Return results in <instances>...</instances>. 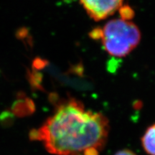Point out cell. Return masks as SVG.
Listing matches in <instances>:
<instances>
[{
  "instance_id": "6da1fadb",
  "label": "cell",
  "mask_w": 155,
  "mask_h": 155,
  "mask_svg": "<svg viewBox=\"0 0 155 155\" xmlns=\"http://www.w3.org/2000/svg\"><path fill=\"white\" fill-rule=\"evenodd\" d=\"M104 114L87 110L80 101L71 98L56 107L53 115L30 133L32 140L42 143L55 155H99L109 133Z\"/></svg>"
},
{
  "instance_id": "7a4b0ae2",
  "label": "cell",
  "mask_w": 155,
  "mask_h": 155,
  "mask_svg": "<svg viewBox=\"0 0 155 155\" xmlns=\"http://www.w3.org/2000/svg\"><path fill=\"white\" fill-rule=\"evenodd\" d=\"M95 40H101L105 51L116 58H124L137 48L141 32L132 22L122 19L108 21L102 28H97Z\"/></svg>"
},
{
  "instance_id": "3957f363",
  "label": "cell",
  "mask_w": 155,
  "mask_h": 155,
  "mask_svg": "<svg viewBox=\"0 0 155 155\" xmlns=\"http://www.w3.org/2000/svg\"><path fill=\"white\" fill-rule=\"evenodd\" d=\"M91 18L101 21L113 15L123 6L124 0H79Z\"/></svg>"
},
{
  "instance_id": "277c9868",
  "label": "cell",
  "mask_w": 155,
  "mask_h": 155,
  "mask_svg": "<svg viewBox=\"0 0 155 155\" xmlns=\"http://www.w3.org/2000/svg\"><path fill=\"white\" fill-rule=\"evenodd\" d=\"M143 148L148 155H155V124L150 126L141 138Z\"/></svg>"
},
{
  "instance_id": "5b68a950",
  "label": "cell",
  "mask_w": 155,
  "mask_h": 155,
  "mask_svg": "<svg viewBox=\"0 0 155 155\" xmlns=\"http://www.w3.org/2000/svg\"><path fill=\"white\" fill-rule=\"evenodd\" d=\"M121 19H124V20L131 21V19L133 18L134 15V12L131 7L128 5H123L119 9Z\"/></svg>"
},
{
  "instance_id": "8992f818",
  "label": "cell",
  "mask_w": 155,
  "mask_h": 155,
  "mask_svg": "<svg viewBox=\"0 0 155 155\" xmlns=\"http://www.w3.org/2000/svg\"><path fill=\"white\" fill-rule=\"evenodd\" d=\"M114 155H137L134 152L129 150H122L117 152Z\"/></svg>"
}]
</instances>
